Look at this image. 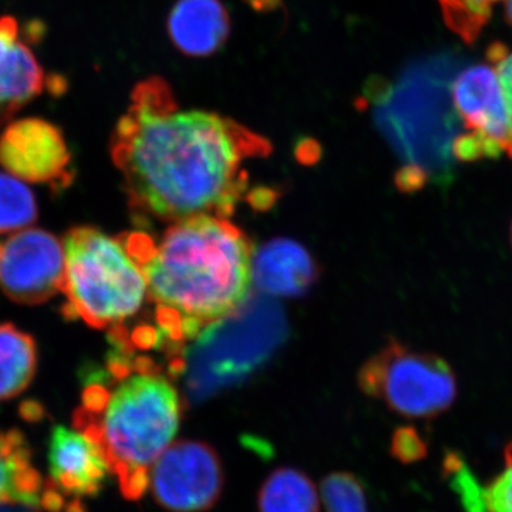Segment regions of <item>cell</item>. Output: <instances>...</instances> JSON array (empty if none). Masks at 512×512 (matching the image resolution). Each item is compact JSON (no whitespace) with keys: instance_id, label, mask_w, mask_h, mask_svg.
Wrapping results in <instances>:
<instances>
[{"instance_id":"16","label":"cell","mask_w":512,"mask_h":512,"mask_svg":"<svg viewBox=\"0 0 512 512\" xmlns=\"http://www.w3.org/2000/svg\"><path fill=\"white\" fill-rule=\"evenodd\" d=\"M45 478L33 464L25 434L18 429L0 430V505H23L42 510Z\"/></svg>"},{"instance_id":"25","label":"cell","mask_w":512,"mask_h":512,"mask_svg":"<svg viewBox=\"0 0 512 512\" xmlns=\"http://www.w3.org/2000/svg\"><path fill=\"white\" fill-rule=\"evenodd\" d=\"M505 15L512 26V0H505Z\"/></svg>"},{"instance_id":"19","label":"cell","mask_w":512,"mask_h":512,"mask_svg":"<svg viewBox=\"0 0 512 512\" xmlns=\"http://www.w3.org/2000/svg\"><path fill=\"white\" fill-rule=\"evenodd\" d=\"M37 220L33 192L13 175L0 174V235L30 228Z\"/></svg>"},{"instance_id":"13","label":"cell","mask_w":512,"mask_h":512,"mask_svg":"<svg viewBox=\"0 0 512 512\" xmlns=\"http://www.w3.org/2000/svg\"><path fill=\"white\" fill-rule=\"evenodd\" d=\"M47 76L18 20L0 18V126L45 92Z\"/></svg>"},{"instance_id":"26","label":"cell","mask_w":512,"mask_h":512,"mask_svg":"<svg viewBox=\"0 0 512 512\" xmlns=\"http://www.w3.org/2000/svg\"><path fill=\"white\" fill-rule=\"evenodd\" d=\"M511 239H512V227H511Z\"/></svg>"},{"instance_id":"18","label":"cell","mask_w":512,"mask_h":512,"mask_svg":"<svg viewBox=\"0 0 512 512\" xmlns=\"http://www.w3.org/2000/svg\"><path fill=\"white\" fill-rule=\"evenodd\" d=\"M36 369L35 339L12 323L0 325V402L25 392L35 379Z\"/></svg>"},{"instance_id":"1","label":"cell","mask_w":512,"mask_h":512,"mask_svg":"<svg viewBox=\"0 0 512 512\" xmlns=\"http://www.w3.org/2000/svg\"><path fill=\"white\" fill-rule=\"evenodd\" d=\"M269 153L268 140L237 121L181 109L160 79L138 84L111 138L130 207L170 222L231 217L247 192L245 164Z\"/></svg>"},{"instance_id":"12","label":"cell","mask_w":512,"mask_h":512,"mask_svg":"<svg viewBox=\"0 0 512 512\" xmlns=\"http://www.w3.org/2000/svg\"><path fill=\"white\" fill-rule=\"evenodd\" d=\"M0 165L23 183L53 190L73 181L72 156L62 131L35 117L13 121L0 134Z\"/></svg>"},{"instance_id":"23","label":"cell","mask_w":512,"mask_h":512,"mask_svg":"<svg viewBox=\"0 0 512 512\" xmlns=\"http://www.w3.org/2000/svg\"><path fill=\"white\" fill-rule=\"evenodd\" d=\"M487 57L497 74L512 121V52L504 45H493L488 49Z\"/></svg>"},{"instance_id":"22","label":"cell","mask_w":512,"mask_h":512,"mask_svg":"<svg viewBox=\"0 0 512 512\" xmlns=\"http://www.w3.org/2000/svg\"><path fill=\"white\" fill-rule=\"evenodd\" d=\"M485 512H512V443L505 448V466L483 488Z\"/></svg>"},{"instance_id":"3","label":"cell","mask_w":512,"mask_h":512,"mask_svg":"<svg viewBox=\"0 0 512 512\" xmlns=\"http://www.w3.org/2000/svg\"><path fill=\"white\" fill-rule=\"evenodd\" d=\"M136 349L114 343L103 372L92 375L73 413V427L101 448L127 501L148 491L158 457L174 443L183 400L170 375Z\"/></svg>"},{"instance_id":"5","label":"cell","mask_w":512,"mask_h":512,"mask_svg":"<svg viewBox=\"0 0 512 512\" xmlns=\"http://www.w3.org/2000/svg\"><path fill=\"white\" fill-rule=\"evenodd\" d=\"M64 316L94 329H120L148 298L143 265L126 238L93 227H76L63 239Z\"/></svg>"},{"instance_id":"20","label":"cell","mask_w":512,"mask_h":512,"mask_svg":"<svg viewBox=\"0 0 512 512\" xmlns=\"http://www.w3.org/2000/svg\"><path fill=\"white\" fill-rule=\"evenodd\" d=\"M444 23L464 42L473 43L481 35L498 0H437Z\"/></svg>"},{"instance_id":"17","label":"cell","mask_w":512,"mask_h":512,"mask_svg":"<svg viewBox=\"0 0 512 512\" xmlns=\"http://www.w3.org/2000/svg\"><path fill=\"white\" fill-rule=\"evenodd\" d=\"M256 504L258 512H320L322 497L308 474L281 467L265 478Z\"/></svg>"},{"instance_id":"2","label":"cell","mask_w":512,"mask_h":512,"mask_svg":"<svg viewBox=\"0 0 512 512\" xmlns=\"http://www.w3.org/2000/svg\"><path fill=\"white\" fill-rule=\"evenodd\" d=\"M124 238L146 272L160 342L181 348L251 296L254 248L227 218L173 222L158 242L140 232Z\"/></svg>"},{"instance_id":"8","label":"cell","mask_w":512,"mask_h":512,"mask_svg":"<svg viewBox=\"0 0 512 512\" xmlns=\"http://www.w3.org/2000/svg\"><path fill=\"white\" fill-rule=\"evenodd\" d=\"M451 96L463 134L454 144L458 161L512 158V121L493 67H468L454 77Z\"/></svg>"},{"instance_id":"4","label":"cell","mask_w":512,"mask_h":512,"mask_svg":"<svg viewBox=\"0 0 512 512\" xmlns=\"http://www.w3.org/2000/svg\"><path fill=\"white\" fill-rule=\"evenodd\" d=\"M456 72L454 57H433L367 87L377 130L400 161L394 181L404 194L453 183L454 144L464 131L451 96Z\"/></svg>"},{"instance_id":"24","label":"cell","mask_w":512,"mask_h":512,"mask_svg":"<svg viewBox=\"0 0 512 512\" xmlns=\"http://www.w3.org/2000/svg\"><path fill=\"white\" fill-rule=\"evenodd\" d=\"M392 451L403 463H413L426 456V444L412 427H403L394 434Z\"/></svg>"},{"instance_id":"10","label":"cell","mask_w":512,"mask_h":512,"mask_svg":"<svg viewBox=\"0 0 512 512\" xmlns=\"http://www.w3.org/2000/svg\"><path fill=\"white\" fill-rule=\"evenodd\" d=\"M47 470L42 510L86 512L84 500L103 490L111 476L103 451L76 427L55 426L47 444Z\"/></svg>"},{"instance_id":"21","label":"cell","mask_w":512,"mask_h":512,"mask_svg":"<svg viewBox=\"0 0 512 512\" xmlns=\"http://www.w3.org/2000/svg\"><path fill=\"white\" fill-rule=\"evenodd\" d=\"M320 497L326 512H369L365 488L346 471H336L323 478Z\"/></svg>"},{"instance_id":"9","label":"cell","mask_w":512,"mask_h":512,"mask_svg":"<svg viewBox=\"0 0 512 512\" xmlns=\"http://www.w3.org/2000/svg\"><path fill=\"white\" fill-rule=\"evenodd\" d=\"M224 464L204 441H174L158 457L150 473L154 501L168 512H205L224 493Z\"/></svg>"},{"instance_id":"7","label":"cell","mask_w":512,"mask_h":512,"mask_svg":"<svg viewBox=\"0 0 512 512\" xmlns=\"http://www.w3.org/2000/svg\"><path fill=\"white\" fill-rule=\"evenodd\" d=\"M359 386L393 412L430 419L450 409L457 397L453 370L443 357L390 342L359 372Z\"/></svg>"},{"instance_id":"11","label":"cell","mask_w":512,"mask_h":512,"mask_svg":"<svg viewBox=\"0 0 512 512\" xmlns=\"http://www.w3.org/2000/svg\"><path fill=\"white\" fill-rule=\"evenodd\" d=\"M63 241L28 228L0 239V292L20 305H40L62 292Z\"/></svg>"},{"instance_id":"14","label":"cell","mask_w":512,"mask_h":512,"mask_svg":"<svg viewBox=\"0 0 512 512\" xmlns=\"http://www.w3.org/2000/svg\"><path fill=\"white\" fill-rule=\"evenodd\" d=\"M318 268L298 242L274 239L252 259V284L266 296H298L316 281Z\"/></svg>"},{"instance_id":"15","label":"cell","mask_w":512,"mask_h":512,"mask_svg":"<svg viewBox=\"0 0 512 512\" xmlns=\"http://www.w3.org/2000/svg\"><path fill=\"white\" fill-rule=\"evenodd\" d=\"M168 33L184 55H214L228 39V10L221 0H178L168 18Z\"/></svg>"},{"instance_id":"6","label":"cell","mask_w":512,"mask_h":512,"mask_svg":"<svg viewBox=\"0 0 512 512\" xmlns=\"http://www.w3.org/2000/svg\"><path fill=\"white\" fill-rule=\"evenodd\" d=\"M285 335L281 305L266 295L249 296L237 311L198 333L190 348L171 362L170 375L185 376L197 396L217 392L264 365Z\"/></svg>"}]
</instances>
